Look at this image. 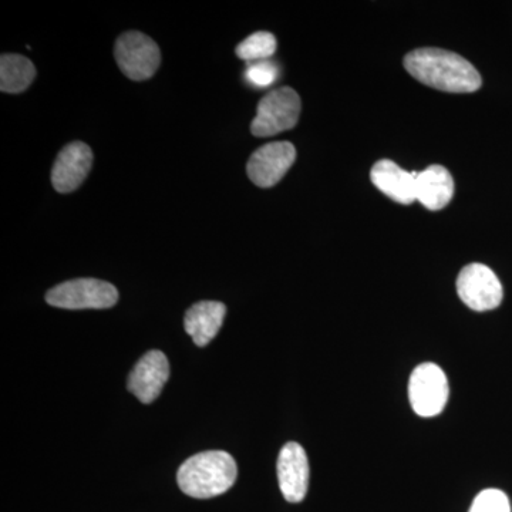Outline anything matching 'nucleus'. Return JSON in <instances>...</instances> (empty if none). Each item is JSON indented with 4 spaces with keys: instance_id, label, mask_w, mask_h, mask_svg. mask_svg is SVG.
I'll use <instances>...</instances> for the list:
<instances>
[{
    "instance_id": "obj_2",
    "label": "nucleus",
    "mask_w": 512,
    "mask_h": 512,
    "mask_svg": "<svg viewBox=\"0 0 512 512\" xmlns=\"http://www.w3.org/2000/svg\"><path fill=\"white\" fill-rule=\"evenodd\" d=\"M238 476L237 463L227 451H204L185 460L177 473L178 485L188 497H218L227 493Z\"/></svg>"
},
{
    "instance_id": "obj_5",
    "label": "nucleus",
    "mask_w": 512,
    "mask_h": 512,
    "mask_svg": "<svg viewBox=\"0 0 512 512\" xmlns=\"http://www.w3.org/2000/svg\"><path fill=\"white\" fill-rule=\"evenodd\" d=\"M450 396L446 373L436 363H423L409 380V400L420 417L439 416Z\"/></svg>"
},
{
    "instance_id": "obj_7",
    "label": "nucleus",
    "mask_w": 512,
    "mask_h": 512,
    "mask_svg": "<svg viewBox=\"0 0 512 512\" xmlns=\"http://www.w3.org/2000/svg\"><path fill=\"white\" fill-rule=\"evenodd\" d=\"M457 293L468 308L476 312L493 311L503 302V285L498 276L483 264H470L461 269Z\"/></svg>"
},
{
    "instance_id": "obj_10",
    "label": "nucleus",
    "mask_w": 512,
    "mask_h": 512,
    "mask_svg": "<svg viewBox=\"0 0 512 512\" xmlns=\"http://www.w3.org/2000/svg\"><path fill=\"white\" fill-rule=\"evenodd\" d=\"M170 377V365L167 356L160 350H151L138 360L136 367L128 377V390L141 403L150 404L160 396Z\"/></svg>"
},
{
    "instance_id": "obj_11",
    "label": "nucleus",
    "mask_w": 512,
    "mask_h": 512,
    "mask_svg": "<svg viewBox=\"0 0 512 512\" xmlns=\"http://www.w3.org/2000/svg\"><path fill=\"white\" fill-rule=\"evenodd\" d=\"M279 488L288 503H301L309 488V460L301 444L288 443L278 457Z\"/></svg>"
},
{
    "instance_id": "obj_3",
    "label": "nucleus",
    "mask_w": 512,
    "mask_h": 512,
    "mask_svg": "<svg viewBox=\"0 0 512 512\" xmlns=\"http://www.w3.org/2000/svg\"><path fill=\"white\" fill-rule=\"evenodd\" d=\"M119 301V291L109 282L94 278L73 279L55 286L46 293L50 306L70 311L109 309Z\"/></svg>"
},
{
    "instance_id": "obj_14",
    "label": "nucleus",
    "mask_w": 512,
    "mask_h": 512,
    "mask_svg": "<svg viewBox=\"0 0 512 512\" xmlns=\"http://www.w3.org/2000/svg\"><path fill=\"white\" fill-rule=\"evenodd\" d=\"M224 303L215 301H202L192 305L185 313V332L191 336L195 345L204 348L218 335L224 323Z\"/></svg>"
},
{
    "instance_id": "obj_6",
    "label": "nucleus",
    "mask_w": 512,
    "mask_h": 512,
    "mask_svg": "<svg viewBox=\"0 0 512 512\" xmlns=\"http://www.w3.org/2000/svg\"><path fill=\"white\" fill-rule=\"evenodd\" d=\"M114 55L121 72L136 82L153 77L161 63L157 43L140 32H127L121 35L117 39Z\"/></svg>"
},
{
    "instance_id": "obj_9",
    "label": "nucleus",
    "mask_w": 512,
    "mask_h": 512,
    "mask_svg": "<svg viewBox=\"0 0 512 512\" xmlns=\"http://www.w3.org/2000/svg\"><path fill=\"white\" fill-rule=\"evenodd\" d=\"M93 165V151L82 141L67 144L57 156L52 170V184L57 192L76 191L86 180Z\"/></svg>"
},
{
    "instance_id": "obj_8",
    "label": "nucleus",
    "mask_w": 512,
    "mask_h": 512,
    "mask_svg": "<svg viewBox=\"0 0 512 512\" xmlns=\"http://www.w3.org/2000/svg\"><path fill=\"white\" fill-rule=\"evenodd\" d=\"M295 160L296 150L289 141L265 144L249 158L248 177L258 187H274L291 170Z\"/></svg>"
},
{
    "instance_id": "obj_1",
    "label": "nucleus",
    "mask_w": 512,
    "mask_h": 512,
    "mask_svg": "<svg viewBox=\"0 0 512 512\" xmlns=\"http://www.w3.org/2000/svg\"><path fill=\"white\" fill-rule=\"evenodd\" d=\"M404 67L414 79L447 93H474L481 76L468 60L448 50L417 49L404 57Z\"/></svg>"
},
{
    "instance_id": "obj_17",
    "label": "nucleus",
    "mask_w": 512,
    "mask_h": 512,
    "mask_svg": "<svg viewBox=\"0 0 512 512\" xmlns=\"http://www.w3.org/2000/svg\"><path fill=\"white\" fill-rule=\"evenodd\" d=\"M468 512H511V504L507 494L490 488L477 495Z\"/></svg>"
},
{
    "instance_id": "obj_16",
    "label": "nucleus",
    "mask_w": 512,
    "mask_h": 512,
    "mask_svg": "<svg viewBox=\"0 0 512 512\" xmlns=\"http://www.w3.org/2000/svg\"><path fill=\"white\" fill-rule=\"evenodd\" d=\"M235 52L244 62H264L276 52V37L269 32H256L242 40Z\"/></svg>"
},
{
    "instance_id": "obj_4",
    "label": "nucleus",
    "mask_w": 512,
    "mask_h": 512,
    "mask_svg": "<svg viewBox=\"0 0 512 512\" xmlns=\"http://www.w3.org/2000/svg\"><path fill=\"white\" fill-rule=\"evenodd\" d=\"M301 110V97L291 87L272 90L259 101L256 117L251 124L252 134L255 137H271L291 130L298 124Z\"/></svg>"
},
{
    "instance_id": "obj_18",
    "label": "nucleus",
    "mask_w": 512,
    "mask_h": 512,
    "mask_svg": "<svg viewBox=\"0 0 512 512\" xmlns=\"http://www.w3.org/2000/svg\"><path fill=\"white\" fill-rule=\"evenodd\" d=\"M276 77H278V66L274 62H269V60L249 63L247 72H245V79L255 87L271 86Z\"/></svg>"
},
{
    "instance_id": "obj_13",
    "label": "nucleus",
    "mask_w": 512,
    "mask_h": 512,
    "mask_svg": "<svg viewBox=\"0 0 512 512\" xmlns=\"http://www.w3.org/2000/svg\"><path fill=\"white\" fill-rule=\"evenodd\" d=\"M454 180L443 165H430L416 175V200L430 211H440L450 204Z\"/></svg>"
},
{
    "instance_id": "obj_15",
    "label": "nucleus",
    "mask_w": 512,
    "mask_h": 512,
    "mask_svg": "<svg viewBox=\"0 0 512 512\" xmlns=\"http://www.w3.org/2000/svg\"><path fill=\"white\" fill-rule=\"evenodd\" d=\"M35 77V66L25 56L2 55L0 57V90L3 93L25 92Z\"/></svg>"
},
{
    "instance_id": "obj_12",
    "label": "nucleus",
    "mask_w": 512,
    "mask_h": 512,
    "mask_svg": "<svg viewBox=\"0 0 512 512\" xmlns=\"http://www.w3.org/2000/svg\"><path fill=\"white\" fill-rule=\"evenodd\" d=\"M416 171H406L390 160H380L373 165L370 171V180L376 185L377 190L384 195L399 202L409 205L416 200Z\"/></svg>"
}]
</instances>
